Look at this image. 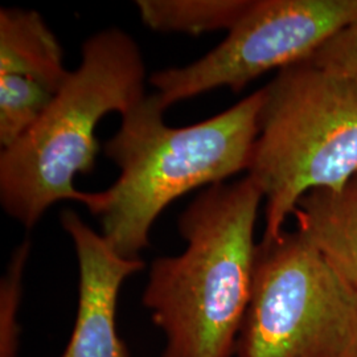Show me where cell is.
Returning <instances> with one entry per match:
<instances>
[{
  "label": "cell",
  "mask_w": 357,
  "mask_h": 357,
  "mask_svg": "<svg viewBox=\"0 0 357 357\" xmlns=\"http://www.w3.org/2000/svg\"><path fill=\"white\" fill-rule=\"evenodd\" d=\"M237 357H357V291L296 230L257 245Z\"/></svg>",
  "instance_id": "cell-5"
},
{
  "label": "cell",
  "mask_w": 357,
  "mask_h": 357,
  "mask_svg": "<svg viewBox=\"0 0 357 357\" xmlns=\"http://www.w3.org/2000/svg\"><path fill=\"white\" fill-rule=\"evenodd\" d=\"M61 224L75 243L79 270L75 328L61 357H128L116 332V301L123 282L144 262L118 255L75 211H64Z\"/></svg>",
  "instance_id": "cell-7"
},
{
  "label": "cell",
  "mask_w": 357,
  "mask_h": 357,
  "mask_svg": "<svg viewBox=\"0 0 357 357\" xmlns=\"http://www.w3.org/2000/svg\"><path fill=\"white\" fill-rule=\"evenodd\" d=\"M355 19L357 0H255L215 50L153 73L150 84L166 109L217 88L237 93L273 69L306 63Z\"/></svg>",
  "instance_id": "cell-6"
},
{
  "label": "cell",
  "mask_w": 357,
  "mask_h": 357,
  "mask_svg": "<svg viewBox=\"0 0 357 357\" xmlns=\"http://www.w3.org/2000/svg\"><path fill=\"white\" fill-rule=\"evenodd\" d=\"M146 66L134 38L107 28L82 45L81 64L70 72L35 126L0 155V202L26 229L61 200L88 208L96 193L76 190L77 175H89L100 144L103 116L126 114L146 97Z\"/></svg>",
  "instance_id": "cell-3"
},
{
  "label": "cell",
  "mask_w": 357,
  "mask_h": 357,
  "mask_svg": "<svg viewBox=\"0 0 357 357\" xmlns=\"http://www.w3.org/2000/svg\"><path fill=\"white\" fill-rule=\"evenodd\" d=\"M264 195L249 175L213 184L178 218L187 248L156 258L143 306L166 337L160 357H231L249 307Z\"/></svg>",
  "instance_id": "cell-1"
},
{
  "label": "cell",
  "mask_w": 357,
  "mask_h": 357,
  "mask_svg": "<svg viewBox=\"0 0 357 357\" xmlns=\"http://www.w3.org/2000/svg\"><path fill=\"white\" fill-rule=\"evenodd\" d=\"M29 253L31 241L24 240L13 250L0 282V357H19L22 331L17 318Z\"/></svg>",
  "instance_id": "cell-12"
},
{
  "label": "cell",
  "mask_w": 357,
  "mask_h": 357,
  "mask_svg": "<svg viewBox=\"0 0 357 357\" xmlns=\"http://www.w3.org/2000/svg\"><path fill=\"white\" fill-rule=\"evenodd\" d=\"M308 63L357 82V19L323 44Z\"/></svg>",
  "instance_id": "cell-13"
},
{
  "label": "cell",
  "mask_w": 357,
  "mask_h": 357,
  "mask_svg": "<svg viewBox=\"0 0 357 357\" xmlns=\"http://www.w3.org/2000/svg\"><path fill=\"white\" fill-rule=\"evenodd\" d=\"M56 94L32 78L0 75V144L3 150L10 149L35 126Z\"/></svg>",
  "instance_id": "cell-11"
},
{
  "label": "cell",
  "mask_w": 357,
  "mask_h": 357,
  "mask_svg": "<svg viewBox=\"0 0 357 357\" xmlns=\"http://www.w3.org/2000/svg\"><path fill=\"white\" fill-rule=\"evenodd\" d=\"M293 216L298 231L357 291V175L339 190L308 192Z\"/></svg>",
  "instance_id": "cell-8"
},
{
  "label": "cell",
  "mask_w": 357,
  "mask_h": 357,
  "mask_svg": "<svg viewBox=\"0 0 357 357\" xmlns=\"http://www.w3.org/2000/svg\"><path fill=\"white\" fill-rule=\"evenodd\" d=\"M69 73L63 48L40 13L0 10V75L28 77L57 93Z\"/></svg>",
  "instance_id": "cell-9"
},
{
  "label": "cell",
  "mask_w": 357,
  "mask_h": 357,
  "mask_svg": "<svg viewBox=\"0 0 357 357\" xmlns=\"http://www.w3.org/2000/svg\"><path fill=\"white\" fill-rule=\"evenodd\" d=\"M264 91L248 175L265 200L262 243L278 240L299 200L357 175V82L306 63Z\"/></svg>",
  "instance_id": "cell-4"
},
{
  "label": "cell",
  "mask_w": 357,
  "mask_h": 357,
  "mask_svg": "<svg viewBox=\"0 0 357 357\" xmlns=\"http://www.w3.org/2000/svg\"><path fill=\"white\" fill-rule=\"evenodd\" d=\"M262 100L264 91L257 90L188 128L167 126L166 107L156 94L122 115L121 128L103 149L121 169L119 178L109 190L97 192L88 208L118 255L139 259L156 218L184 193L248 172Z\"/></svg>",
  "instance_id": "cell-2"
},
{
  "label": "cell",
  "mask_w": 357,
  "mask_h": 357,
  "mask_svg": "<svg viewBox=\"0 0 357 357\" xmlns=\"http://www.w3.org/2000/svg\"><path fill=\"white\" fill-rule=\"evenodd\" d=\"M253 0H138L142 22L158 32L230 31Z\"/></svg>",
  "instance_id": "cell-10"
}]
</instances>
